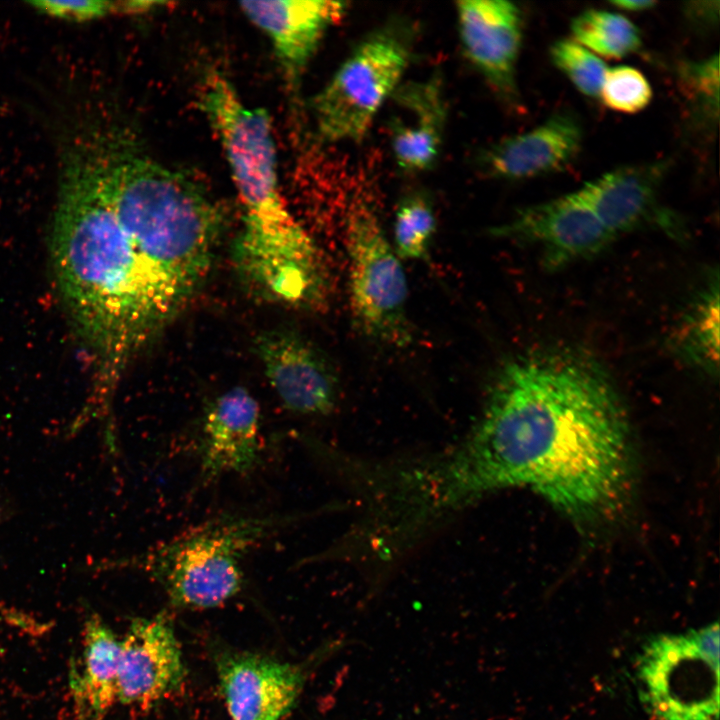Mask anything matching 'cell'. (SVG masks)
Wrapping results in <instances>:
<instances>
[{
	"instance_id": "6da1fadb",
	"label": "cell",
	"mask_w": 720,
	"mask_h": 720,
	"mask_svg": "<svg viewBox=\"0 0 720 720\" xmlns=\"http://www.w3.org/2000/svg\"><path fill=\"white\" fill-rule=\"evenodd\" d=\"M52 259L72 318L113 387L129 358L190 301L211 267L220 228L156 203L111 204L87 146L64 161Z\"/></svg>"
},
{
	"instance_id": "7a4b0ae2",
	"label": "cell",
	"mask_w": 720,
	"mask_h": 720,
	"mask_svg": "<svg viewBox=\"0 0 720 720\" xmlns=\"http://www.w3.org/2000/svg\"><path fill=\"white\" fill-rule=\"evenodd\" d=\"M473 428L494 493L528 488L583 525L614 518L631 496L628 417L606 370L583 352L507 361Z\"/></svg>"
},
{
	"instance_id": "3957f363",
	"label": "cell",
	"mask_w": 720,
	"mask_h": 720,
	"mask_svg": "<svg viewBox=\"0 0 720 720\" xmlns=\"http://www.w3.org/2000/svg\"><path fill=\"white\" fill-rule=\"evenodd\" d=\"M200 109L223 149L242 211L236 241L240 270L264 293L296 303L322 281L317 248L280 192L270 117L248 106L232 83L210 72Z\"/></svg>"
},
{
	"instance_id": "277c9868",
	"label": "cell",
	"mask_w": 720,
	"mask_h": 720,
	"mask_svg": "<svg viewBox=\"0 0 720 720\" xmlns=\"http://www.w3.org/2000/svg\"><path fill=\"white\" fill-rule=\"evenodd\" d=\"M297 515L222 514L125 560L158 582L174 606L218 607L243 586L242 559Z\"/></svg>"
},
{
	"instance_id": "5b68a950",
	"label": "cell",
	"mask_w": 720,
	"mask_h": 720,
	"mask_svg": "<svg viewBox=\"0 0 720 720\" xmlns=\"http://www.w3.org/2000/svg\"><path fill=\"white\" fill-rule=\"evenodd\" d=\"M413 54L412 30L391 21L366 35L312 97L317 137L326 143L359 142L382 106L403 82Z\"/></svg>"
},
{
	"instance_id": "8992f818",
	"label": "cell",
	"mask_w": 720,
	"mask_h": 720,
	"mask_svg": "<svg viewBox=\"0 0 720 720\" xmlns=\"http://www.w3.org/2000/svg\"><path fill=\"white\" fill-rule=\"evenodd\" d=\"M635 676L640 700L656 720H718V622L649 638Z\"/></svg>"
},
{
	"instance_id": "52a82bcc",
	"label": "cell",
	"mask_w": 720,
	"mask_h": 720,
	"mask_svg": "<svg viewBox=\"0 0 720 720\" xmlns=\"http://www.w3.org/2000/svg\"><path fill=\"white\" fill-rule=\"evenodd\" d=\"M350 305L368 336L395 346L410 341L406 276L374 210L353 205L345 223Z\"/></svg>"
},
{
	"instance_id": "ba28073f",
	"label": "cell",
	"mask_w": 720,
	"mask_h": 720,
	"mask_svg": "<svg viewBox=\"0 0 720 720\" xmlns=\"http://www.w3.org/2000/svg\"><path fill=\"white\" fill-rule=\"evenodd\" d=\"M490 234L536 246L552 270L597 256L616 239L577 192L524 207Z\"/></svg>"
},
{
	"instance_id": "9c48e42d",
	"label": "cell",
	"mask_w": 720,
	"mask_h": 720,
	"mask_svg": "<svg viewBox=\"0 0 720 720\" xmlns=\"http://www.w3.org/2000/svg\"><path fill=\"white\" fill-rule=\"evenodd\" d=\"M668 169L667 160L625 165L586 182L576 192L616 238L656 229L681 239L686 231L680 216L660 198Z\"/></svg>"
},
{
	"instance_id": "30bf717a",
	"label": "cell",
	"mask_w": 720,
	"mask_h": 720,
	"mask_svg": "<svg viewBox=\"0 0 720 720\" xmlns=\"http://www.w3.org/2000/svg\"><path fill=\"white\" fill-rule=\"evenodd\" d=\"M455 11L466 59L501 100L517 104L523 39L520 8L506 0H461Z\"/></svg>"
},
{
	"instance_id": "8fae6325",
	"label": "cell",
	"mask_w": 720,
	"mask_h": 720,
	"mask_svg": "<svg viewBox=\"0 0 720 720\" xmlns=\"http://www.w3.org/2000/svg\"><path fill=\"white\" fill-rule=\"evenodd\" d=\"M256 354L271 387L289 411L300 415H327L336 405L338 385L320 352L302 336L287 329L258 334Z\"/></svg>"
},
{
	"instance_id": "7c38bea8",
	"label": "cell",
	"mask_w": 720,
	"mask_h": 720,
	"mask_svg": "<svg viewBox=\"0 0 720 720\" xmlns=\"http://www.w3.org/2000/svg\"><path fill=\"white\" fill-rule=\"evenodd\" d=\"M120 645L117 702L145 708L182 683V652L165 614L135 619Z\"/></svg>"
},
{
	"instance_id": "4fadbf2b",
	"label": "cell",
	"mask_w": 720,
	"mask_h": 720,
	"mask_svg": "<svg viewBox=\"0 0 720 720\" xmlns=\"http://www.w3.org/2000/svg\"><path fill=\"white\" fill-rule=\"evenodd\" d=\"M583 138V126L576 114L559 111L526 132L489 145L480 154V167L489 177L504 181L550 175L576 160Z\"/></svg>"
},
{
	"instance_id": "5bb4252c",
	"label": "cell",
	"mask_w": 720,
	"mask_h": 720,
	"mask_svg": "<svg viewBox=\"0 0 720 720\" xmlns=\"http://www.w3.org/2000/svg\"><path fill=\"white\" fill-rule=\"evenodd\" d=\"M260 406L244 387L215 398L205 411L200 440V481L255 469L261 454Z\"/></svg>"
},
{
	"instance_id": "9a60e30c",
	"label": "cell",
	"mask_w": 720,
	"mask_h": 720,
	"mask_svg": "<svg viewBox=\"0 0 720 720\" xmlns=\"http://www.w3.org/2000/svg\"><path fill=\"white\" fill-rule=\"evenodd\" d=\"M239 7L270 39L291 79L304 72L326 32L348 9L345 2L330 0L243 1Z\"/></svg>"
},
{
	"instance_id": "2e32d148",
	"label": "cell",
	"mask_w": 720,
	"mask_h": 720,
	"mask_svg": "<svg viewBox=\"0 0 720 720\" xmlns=\"http://www.w3.org/2000/svg\"><path fill=\"white\" fill-rule=\"evenodd\" d=\"M218 676L232 720H280L304 684L300 667L250 654L223 657Z\"/></svg>"
},
{
	"instance_id": "e0dca14e",
	"label": "cell",
	"mask_w": 720,
	"mask_h": 720,
	"mask_svg": "<svg viewBox=\"0 0 720 720\" xmlns=\"http://www.w3.org/2000/svg\"><path fill=\"white\" fill-rule=\"evenodd\" d=\"M404 114L391 125L390 144L398 168L425 172L436 163L447 123V101L439 74L402 82L391 99Z\"/></svg>"
},
{
	"instance_id": "ac0fdd59",
	"label": "cell",
	"mask_w": 720,
	"mask_h": 720,
	"mask_svg": "<svg viewBox=\"0 0 720 720\" xmlns=\"http://www.w3.org/2000/svg\"><path fill=\"white\" fill-rule=\"evenodd\" d=\"M83 670L74 681L75 696L91 716L106 713L117 702L120 641L96 615L84 627Z\"/></svg>"
},
{
	"instance_id": "d6986e66",
	"label": "cell",
	"mask_w": 720,
	"mask_h": 720,
	"mask_svg": "<svg viewBox=\"0 0 720 720\" xmlns=\"http://www.w3.org/2000/svg\"><path fill=\"white\" fill-rule=\"evenodd\" d=\"M719 290L716 273L694 297L674 336L680 358L710 376L719 372Z\"/></svg>"
},
{
	"instance_id": "ffe728a7",
	"label": "cell",
	"mask_w": 720,
	"mask_h": 720,
	"mask_svg": "<svg viewBox=\"0 0 720 720\" xmlns=\"http://www.w3.org/2000/svg\"><path fill=\"white\" fill-rule=\"evenodd\" d=\"M570 30L573 40L598 57L621 59L642 46L634 23L612 11L587 9L571 20Z\"/></svg>"
},
{
	"instance_id": "44dd1931",
	"label": "cell",
	"mask_w": 720,
	"mask_h": 720,
	"mask_svg": "<svg viewBox=\"0 0 720 720\" xmlns=\"http://www.w3.org/2000/svg\"><path fill=\"white\" fill-rule=\"evenodd\" d=\"M393 230L394 251L399 258L425 257L436 231V217L429 197L416 191L403 196L395 211Z\"/></svg>"
},
{
	"instance_id": "7402d4cb",
	"label": "cell",
	"mask_w": 720,
	"mask_h": 720,
	"mask_svg": "<svg viewBox=\"0 0 720 720\" xmlns=\"http://www.w3.org/2000/svg\"><path fill=\"white\" fill-rule=\"evenodd\" d=\"M678 80L691 116L697 124L711 128L719 118V55L679 65Z\"/></svg>"
},
{
	"instance_id": "603a6c76",
	"label": "cell",
	"mask_w": 720,
	"mask_h": 720,
	"mask_svg": "<svg viewBox=\"0 0 720 720\" xmlns=\"http://www.w3.org/2000/svg\"><path fill=\"white\" fill-rule=\"evenodd\" d=\"M553 65L583 95L599 96L607 70L604 61L573 39L563 38L549 48Z\"/></svg>"
},
{
	"instance_id": "cb8c5ba5",
	"label": "cell",
	"mask_w": 720,
	"mask_h": 720,
	"mask_svg": "<svg viewBox=\"0 0 720 720\" xmlns=\"http://www.w3.org/2000/svg\"><path fill=\"white\" fill-rule=\"evenodd\" d=\"M599 96L609 109L634 114L650 104L653 91L640 70L628 65H618L607 68Z\"/></svg>"
},
{
	"instance_id": "d4e9b609",
	"label": "cell",
	"mask_w": 720,
	"mask_h": 720,
	"mask_svg": "<svg viewBox=\"0 0 720 720\" xmlns=\"http://www.w3.org/2000/svg\"><path fill=\"white\" fill-rule=\"evenodd\" d=\"M30 4L49 16L80 22L120 12L119 2L101 0L33 1Z\"/></svg>"
},
{
	"instance_id": "484cf974",
	"label": "cell",
	"mask_w": 720,
	"mask_h": 720,
	"mask_svg": "<svg viewBox=\"0 0 720 720\" xmlns=\"http://www.w3.org/2000/svg\"><path fill=\"white\" fill-rule=\"evenodd\" d=\"M719 1H692L683 8L687 20L697 29L711 30L719 22Z\"/></svg>"
},
{
	"instance_id": "4316f807",
	"label": "cell",
	"mask_w": 720,
	"mask_h": 720,
	"mask_svg": "<svg viewBox=\"0 0 720 720\" xmlns=\"http://www.w3.org/2000/svg\"><path fill=\"white\" fill-rule=\"evenodd\" d=\"M610 4L620 10L641 12L653 8L656 2L651 0H614L610 1Z\"/></svg>"
}]
</instances>
